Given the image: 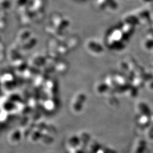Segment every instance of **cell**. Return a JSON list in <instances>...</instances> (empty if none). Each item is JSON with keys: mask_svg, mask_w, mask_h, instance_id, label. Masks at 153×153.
<instances>
[]
</instances>
